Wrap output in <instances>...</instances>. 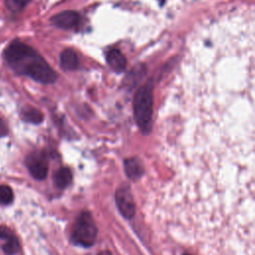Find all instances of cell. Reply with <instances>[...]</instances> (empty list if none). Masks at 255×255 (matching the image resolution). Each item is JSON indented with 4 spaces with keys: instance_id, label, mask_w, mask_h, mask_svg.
Returning <instances> with one entry per match:
<instances>
[{
    "instance_id": "cell-1",
    "label": "cell",
    "mask_w": 255,
    "mask_h": 255,
    "mask_svg": "<svg viewBox=\"0 0 255 255\" xmlns=\"http://www.w3.org/2000/svg\"><path fill=\"white\" fill-rule=\"evenodd\" d=\"M10 66L16 72L29 76L42 84H52L57 79L56 72L29 45L17 56Z\"/></svg>"
},
{
    "instance_id": "cell-2",
    "label": "cell",
    "mask_w": 255,
    "mask_h": 255,
    "mask_svg": "<svg viewBox=\"0 0 255 255\" xmlns=\"http://www.w3.org/2000/svg\"><path fill=\"white\" fill-rule=\"evenodd\" d=\"M153 98L149 85L140 87L133 98V115L135 122L143 132H148L151 127Z\"/></svg>"
},
{
    "instance_id": "cell-3",
    "label": "cell",
    "mask_w": 255,
    "mask_h": 255,
    "mask_svg": "<svg viewBox=\"0 0 255 255\" xmlns=\"http://www.w3.org/2000/svg\"><path fill=\"white\" fill-rule=\"evenodd\" d=\"M98 229L90 212H82L76 219L72 240L75 244L83 247H91L97 238Z\"/></svg>"
},
{
    "instance_id": "cell-4",
    "label": "cell",
    "mask_w": 255,
    "mask_h": 255,
    "mask_svg": "<svg viewBox=\"0 0 255 255\" xmlns=\"http://www.w3.org/2000/svg\"><path fill=\"white\" fill-rule=\"evenodd\" d=\"M26 165L31 175L38 179H45L48 173V161L43 151L35 150L26 157Z\"/></svg>"
},
{
    "instance_id": "cell-5",
    "label": "cell",
    "mask_w": 255,
    "mask_h": 255,
    "mask_svg": "<svg viewBox=\"0 0 255 255\" xmlns=\"http://www.w3.org/2000/svg\"><path fill=\"white\" fill-rule=\"evenodd\" d=\"M115 199L121 214L125 218L130 219L135 212V202L129 187L125 185L118 188L115 193Z\"/></svg>"
},
{
    "instance_id": "cell-6",
    "label": "cell",
    "mask_w": 255,
    "mask_h": 255,
    "mask_svg": "<svg viewBox=\"0 0 255 255\" xmlns=\"http://www.w3.org/2000/svg\"><path fill=\"white\" fill-rule=\"evenodd\" d=\"M54 26L61 29H72L76 27L80 22V15L73 10H66L54 15L51 19Z\"/></svg>"
},
{
    "instance_id": "cell-7",
    "label": "cell",
    "mask_w": 255,
    "mask_h": 255,
    "mask_svg": "<svg viewBox=\"0 0 255 255\" xmlns=\"http://www.w3.org/2000/svg\"><path fill=\"white\" fill-rule=\"evenodd\" d=\"M107 62L109 64V66L118 73H121L123 71H125L126 67H127V59L124 56V54L117 50V49H113L110 50L107 54Z\"/></svg>"
},
{
    "instance_id": "cell-8",
    "label": "cell",
    "mask_w": 255,
    "mask_h": 255,
    "mask_svg": "<svg viewBox=\"0 0 255 255\" xmlns=\"http://www.w3.org/2000/svg\"><path fill=\"white\" fill-rule=\"evenodd\" d=\"M125 171L128 178L132 180H137L141 177L143 173V166L136 157H129L125 159Z\"/></svg>"
},
{
    "instance_id": "cell-9",
    "label": "cell",
    "mask_w": 255,
    "mask_h": 255,
    "mask_svg": "<svg viewBox=\"0 0 255 255\" xmlns=\"http://www.w3.org/2000/svg\"><path fill=\"white\" fill-rule=\"evenodd\" d=\"M60 64L65 71H75L79 67V58L72 49H65L60 54Z\"/></svg>"
},
{
    "instance_id": "cell-10",
    "label": "cell",
    "mask_w": 255,
    "mask_h": 255,
    "mask_svg": "<svg viewBox=\"0 0 255 255\" xmlns=\"http://www.w3.org/2000/svg\"><path fill=\"white\" fill-rule=\"evenodd\" d=\"M72 172L68 167L59 168L54 174V183L58 188L67 187L72 181Z\"/></svg>"
},
{
    "instance_id": "cell-11",
    "label": "cell",
    "mask_w": 255,
    "mask_h": 255,
    "mask_svg": "<svg viewBox=\"0 0 255 255\" xmlns=\"http://www.w3.org/2000/svg\"><path fill=\"white\" fill-rule=\"evenodd\" d=\"M21 118L31 124H40L44 119L43 114L33 107H25L21 112Z\"/></svg>"
},
{
    "instance_id": "cell-12",
    "label": "cell",
    "mask_w": 255,
    "mask_h": 255,
    "mask_svg": "<svg viewBox=\"0 0 255 255\" xmlns=\"http://www.w3.org/2000/svg\"><path fill=\"white\" fill-rule=\"evenodd\" d=\"M2 249L6 255H15L20 250V244L18 238L13 234L9 238L5 239V243L2 246Z\"/></svg>"
},
{
    "instance_id": "cell-13",
    "label": "cell",
    "mask_w": 255,
    "mask_h": 255,
    "mask_svg": "<svg viewBox=\"0 0 255 255\" xmlns=\"http://www.w3.org/2000/svg\"><path fill=\"white\" fill-rule=\"evenodd\" d=\"M30 2V0H5V5L13 13L21 12L26 5Z\"/></svg>"
},
{
    "instance_id": "cell-14",
    "label": "cell",
    "mask_w": 255,
    "mask_h": 255,
    "mask_svg": "<svg viewBox=\"0 0 255 255\" xmlns=\"http://www.w3.org/2000/svg\"><path fill=\"white\" fill-rule=\"evenodd\" d=\"M13 191L8 185H0V204H9L13 201Z\"/></svg>"
},
{
    "instance_id": "cell-15",
    "label": "cell",
    "mask_w": 255,
    "mask_h": 255,
    "mask_svg": "<svg viewBox=\"0 0 255 255\" xmlns=\"http://www.w3.org/2000/svg\"><path fill=\"white\" fill-rule=\"evenodd\" d=\"M11 235H13V233L9 228H7L6 226H0V239L5 240Z\"/></svg>"
},
{
    "instance_id": "cell-16",
    "label": "cell",
    "mask_w": 255,
    "mask_h": 255,
    "mask_svg": "<svg viewBox=\"0 0 255 255\" xmlns=\"http://www.w3.org/2000/svg\"><path fill=\"white\" fill-rule=\"evenodd\" d=\"M7 133H8L7 126H6L5 123L2 121V119H0V137L5 136Z\"/></svg>"
},
{
    "instance_id": "cell-17",
    "label": "cell",
    "mask_w": 255,
    "mask_h": 255,
    "mask_svg": "<svg viewBox=\"0 0 255 255\" xmlns=\"http://www.w3.org/2000/svg\"><path fill=\"white\" fill-rule=\"evenodd\" d=\"M97 255H113V254L108 250H104V251H101L100 253H98Z\"/></svg>"
}]
</instances>
